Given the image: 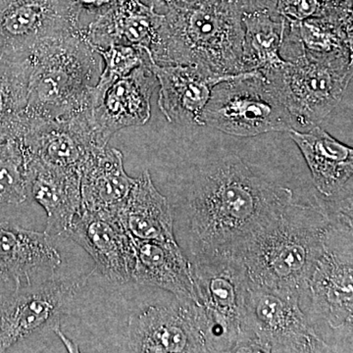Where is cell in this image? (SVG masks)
I'll return each mask as SVG.
<instances>
[{
    "label": "cell",
    "instance_id": "obj_29",
    "mask_svg": "<svg viewBox=\"0 0 353 353\" xmlns=\"http://www.w3.org/2000/svg\"><path fill=\"white\" fill-rule=\"evenodd\" d=\"M277 12L285 19L303 21L321 15L323 7L318 0H277Z\"/></svg>",
    "mask_w": 353,
    "mask_h": 353
},
{
    "label": "cell",
    "instance_id": "obj_25",
    "mask_svg": "<svg viewBox=\"0 0 353 353\" xmlns=\"http://www.w3.org/2000/svg\"><path fill=\"white\" fill-rule=\"evenodd\" d=\"M243 71L264 72L285 63L280 57L285 18L270 11L260 10L243 16Z\"/></svg>",
    "mask_w": 353,
    "mask_h": 353
},
{
    "label": "cell",
    "instance_id": "obj_30",
    "mask_svg": "<svg viewBox=\"0 0 353 353\" xmlns=\"http://www.w3.org/2000/svg\"><path fill=\"white\" fill-rule=\"evenodd\" d=\"M118 0H75L79 15H80L81 32L87 26L101 14L117 4Z\"/></svg>",
    "mask_w": 353,
    "mask_h": 353
},
{
    "label": "cell",
    "instance_id": "obj_32",
    "mask_svg": "<svg viewBox=\"0 0 353 353\" xmlns=\"http://www.w3.org/2000/svg\"><path fill=\"white\" fill-rule=\"evenodd\" d=\"M318 1L321 4L323 10H324V9L341 6V4L345 3V2L352 1V0H318Z\"/></svg>",
    "mask_w": 353,
    "mask_h": 353
},
{
    "label": "cell",
    "instance_id": "obj_16",
    "mask_svg": "<svg viewBox=\"0 0 353 353\" xmlns=\"http://www.w3.org/2000/svg\"><path fill=\"white\" fill-rule=\"evenodd\" d=\"M303 155L316 190L325 199H334L352 210V148L341 143L321 127L289 132Z\"/></svg>",
    "mask_w": 353,
    "mask_h": 353
},
{
    "label": "cell",
    "instance_id": "obj_10",
    "mask_svg": "<svg viewBox=\"0 0 353 353\" xmlns=\"http://www.w3.org/2000/svg\"><path fill=\"white\" fill-rule=\"evenodd\" d=\"M82 285V280L53 276L0 294V352L44 328H60L62 316Z\"/></svg>",
    "mask_w": 353,
    "mask_h": 353
},
{
    "label": "cell",
    "instance_id": "obj_23",
    "mask_svg": "<svg viewBox=\"0 0 353 353\" xmlns=\"http://www.w3.org/2000/svg\"><path fill=\"white\" fill-rule=\"evenodd\" d=\"M136 179L126 173L124 158L117 148H95L81 169L83 208L116 211L127 199Z\"/></svg>",
    "mask_w": 353,
    "mask_h": 353
},
{
    "label": "cell",
    "instance_id": "obj_18",
    "mask_svg": "<svg viewBox=\"0 0 353 353\" xmlns=\"http://www.w3.org/2000/svg\"><path fill=\"white\" fill-rule=\"evenodd\" d=\"M150 69L159 85L158 106L167 121L180 125H199L213 88L229 77L210 75L192 65H158Z\"/></svg>",
    "mask_w": 353,
    "mask_h": 353
},
{
    "label": "cell",
    "instance_id": "obj_2",
    "mask_svg": "<svg viewBox=\"0 0 353 353\" xmlns=\"http://www.w3.org/2000/svg\"><path fill=\"white\" fill-rule=\"evenodd\" d=\"M331 222L325 208L290 202L234 257L243 262L253 285L299 301L321 257Z\"/></svg>",
    "mask_w": 353,
    "mask_h": 353
},
{
    "label": "cell",
    "instance_id": "obj_31",
    "mask_svg": "<svg viewBox=\"0 0 353 353\" xmlns=\"http://www.w3.org/2000/svg\"><path fill=\"white\" fill-rule=\"evenodd\" d=\"M143 3L152 7L157 13H166L172 7L182 2L183 0H141Z\"/></svg>",
    "mask_w": 353,
    "mask_h": 353
},
{
    "label": "cell",
    "instance_id": "obj_1",
    "mask_svg": "<svg viewBox=\"0 0 353 353\" xmlns=\"http://www.w3.org/2000/svg\"><path fill=\"white\" fill-rule=\"evenodd\" d=\"M292 197V190L269 182L234 155L204 167L188 205L192 259L236 256Z\"/></svg>",
    "mask_w": 353,
    "mask_h": 353
},
{
    "label": "cell",
    "instance_id": "obj_13",
    "mask_svg": "<svg viewBox=\"0 0 353 353\" xmlns=\"http://www.w3.org/2000/svg\"><path fill=\"white\" fill-rule=\"evenodd\" d=\"M118 79L103 90H94L92 123L101 146L126 128L143 126L152 116L153 92L158 85L150 62Z\"/></svg>",
    "mask_w": 353,
    "mask_h": 353
},
{
    "label": "cell",
    "instance_id": "obj_12",
    "mask_svg": "<svg viewBox=\"0 0 353 353\" xmlns=\"http://www.w3.org/2000/svg\"><path fill=\"white\" fill-rule=\"evenodd\" d=\"M131 352H208L199 323V304L178 299L132 316L128 322Z\"/></svg>",
    "mask_w": 353,
    "mask_h": 353
},
{
    "label": "cell",
    "instance_id": "obj_21",
    "mask_svg": "<svg viewBox=\"0 0 353 353\" xmlns=\"http://www.w3.org/2000/svg\"><path fill=\"white\" fill-rule=\"evenodd\" d=\"M161 19L162 14L141 0H118L115 6L87 26L83 37L92 48L125 44L150 53Z\"/></svg>",
    "mask_w": 353,
    "mask_h": 353
},
{
    "label": "cell",
    "instance_id": "obj_19",
    "mask_svg": "<svg viewBox=\"0 0 353 353\" xmlns=\"http://www.w3.org/2000/svg\"><path fill=\"white\" fill-rule=\"evenodd\" d=\"M28 190L46 210L44 233L63 236L83 209L81 172L58 168L29 158Z\"/></svg>",
    "mask_w": 353,
    "mask_h": 353
},
{
    "label": "cell",
    "instance_id": "obj_26",
    "mask_svg": "<svg viewBox=\"0 0 353 353\" xmlns=\"http://www.w3.org/2000/svg\"><path fill=\"white\" fill-rule=\"evenodd\" d=\"M29 55L0 50V139L23 136L31 73Z\"/></svg>",
    "mask_w": 353,
    "mask_h": 353
},
{
    "label": "cell",
    "instance_id": "obj_4",
    "mask_svg": "<svg viewBox=\"0 0 353 353\" xmlns=\"http://www.w3.org/2000/svg\"><path fill=\"white\" fill-rule=\"evenodd\" d=\"M23 120L61 119L92 108L102 72L101 55L83 36L66 34L37 44Z\"/></svg>",
    "mask_w": 353,
    "mask_h": 353
},
{
    "label": "cell",
    "instance_id": "obj_24",
    "mask_svg": "<svg viewBox=\"0 0 353 353\" xmlns=\"http://www.w3.org/2000/svg\"><path fill=\"white\" fill-rule=\"evenodd\" d=\"M352 1L324 9L315 17L292 20L303 54L353 55Z\"/></svg>",
    "mask_w": 353,
    "mask_h": 353
},
{
    "label": "cell",
    "instance_id": "obj_14",
    "mask_svg": "<svg viewBox=\"0 0 353 353\" xmlns=\"http://www.w3.org/2000/svg\"><path fill=\"white\" fill-rule=\"evenodd\" d=\"M64 236L90 255L97 271L109 282L118 285L132 282L134 241L115 211L83 208Z\"/></svg>",
    "mask_w": 353,
    "mask_h": 353
},
{
    "label": "cell",
    "instance_id": "obj_3",
    "mask_svg": "<svg viewBox=\"0 0 353 353\" xmlns=\"http://www.w3.org/2000/svg\"><path fill=\"white\" fill-rule=\"evenodd\" d=\"M243 16L236 0H183L162 14L152 61L192 65L218 77L243 73Z\"/></svg>",
    "mask_w": 353,
    "mask_h": 353
},
{
    "label": "cell",
    "instance_id": "obj_17",
    "mask_svg": "<svg viewBox=\"0 0 353 353\" xmlns=\"http://www.w3.org/2000/svg\"><path fill=\"white\" fill-rule=\"evenodd\" d=\"M60 264L50 234L0 221V282L36 284L53 277Z\"/></svg>",
    "mask_w": 353,
    "mask_h": 353
},
{
    "label": "cell",
    "instance_id": "obj_20",
    "mask_svg": "<svg viewBox=\"0 0 353 353\" xmlns=\"http://www.w3.org/2000/svg\"><path fill=\"white\" fill-rule=\"evenodd\" d=\"M134 241L132 282L168 290L176 299L197 303L192 264L176 241Z\"/></svg>",
    "mask_w": 353,
    "mask_h": 353
},
{
    "label": "cell",
    "instance_id": "obj_5",
    "mask_svg": "<svg viewBox=\"0 0 353 353\" xmlns=\"http://www.w3.org/2000/svg\"><path fill=\"white\" fill-rule=\"evenodd\" d=\"M261 74L289 110L294 131H307L340 104L352 80L353 55L304 53L294 61Z\"/></svg>",
    "mask_w": 353,
    "mask_h": 353
},
{
    "label": "cell",
    "instance_id": "obj_15",
    "mask_svg": "<svg viewBox=\"0 0 353 353\" xmlns=\"http://www.w3.org/2000/svg\"><path fill=\"white\" fill-rule=\"evenodd\" d=\"M92 108L61 119L24 121V143L28 157L50 166L81 172L99 143L92 123Z\"/></svg>",
    "mask_w": 353,
    "mask_h": 353
},
{
    "label": "cell",
    "instance_id": "obj_11",
    "mask_svg": "<svg viewBox=\"0 0 353 353\" xmlns=\"http://www.w3.org/2000/svg\"><path fill=\"white\" fill-rule=\"evenodd\" d=\"M81 32L75 0H0V50L29 55L46 39Z\"/></svg>",
    "mask_w": 353,
    "mask_h": 353
},
{
    "label": "cell",
    "instance_id": "obj_28",
    "mask_svg": "<svg viewBox=\"0 0 353 353\" xmlns=\"http://www.w3.org/2000/svg\"><path fill=\"white\" fill-rule=\"evenodd\" d=\"M104 62L95 90H101L118 79L129 75L141 65L152 61V54L143 48L125 44H111L108 48H92Z\"/></svg>",
    "mask_w": 353,
    "mask_h": 353
},
{
    "label": "cell",
    "instance_id": "obj_9",
    "mask_svg": "<svg viewBox=\"0 0 353 353\" xmlns=\"http://www.w3.org/2000/svg\"><path fill=\"white\" fill-rule=\"evenodd\" d=\"M352 214L334 213L324 250L309 280L313 319L336 330L352 329Z\"/></svg>",
    "mask_w": 353,
    "mask_h": 353
},
{
    "label": "cell",
    "instance_id": "obj_8",
    "mask_svg": "<svg viewBox=\"0 0 353 353\" xmlns=\"http://www.w3.org/2000/svg\"><path fill=\"white\" fill-rule=\"evenodd\" d=\"M333 352L316 334L299 299L280 296L250 281L245 317L233 352Z\"/></svg>",
    "mask_w": 353,
    "mask_h": 353
},
{
    "label": "cell",
    "instance_id": "obj_7",
    "mask_svg": "<svg viewBox=\"0 0 353 353\" xmlns=\"http://www.w3.org/2000/svg\"><path fill=\"white\" fill-rule=\"evenodd\" d=\"M209 352H233L245 317L250 279L232 255L192 259Z\"/></svg>",
    "mask_w": 353,
    "mask_h": 353
},
{
    "label": "cell",
    "instance_id": "obj_6",
    "mask_svg": "<svg viewBox=\"0 0 353 353\" xmlns=\"http://www.w3.org/2000/svg\"><path fill=\"white\" fill-rule=\"evenodd\" d=\"M201 126L245 138L296 130L275 88L255 71L236 74L213 88L201 114Z\"/></svg>",
    "mask_w": 353,
    "mask_h": 353
},
{
    "label": "cell",
    "instance_id": "obj_27",
    "mask_svg": "<svg viewBox=\"0 0 353 353\" xmlns=\"http://www.w3.org/2000/svg\"><path fill=\"white\" fill-rule=\"evenodd\" d=\"M28 161L22 136L0 139V205H18L27 201Z\"/></svg>",
    "mask_w": 353,
    "mask_h": 353
},
{
    "label": "cell",
    "instance_id": "obj_22",
    "mask_svg": "<svg viewBox=\"0 0 353 353\" xmlns=\"http://www.w3.org/2000/svg\"><path fill=\"white\" fill-rule=\"evenodd\" d=\"M115 212L134 240L176 241L170 204L155 188L148 170L136 179L127 199Z\"/></svg>",
    "mask_w": 353,
    "mask_h": 353
}]
</instances>
